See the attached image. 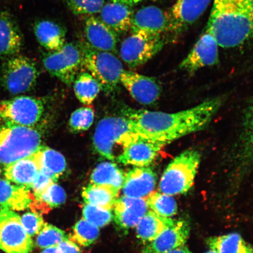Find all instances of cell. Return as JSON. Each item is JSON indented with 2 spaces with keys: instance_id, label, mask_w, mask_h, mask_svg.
I'll return each mask as SVG.
<instances>
[{
  "instance_id": "1",
  "label": "cell",
  "mask_w": 253,
  "mask_h": 253,
  "mask_svg": "<svg viewBox=\"0 0 253 253\" xmlns=\"http://www.w3.org/2000/svg\"><path fill=\"white\" fill-rule=\"evenodd\" d=\"M221 104L222 99L215 98L176 113L129 110L126 115L136 134L166 145L203 129L210 124Z\"/></svg>"
},
{
  "instance_id": "2",
  "label": "cell",
  "mask_w": 253,
  "mask_h": 253,
  "mask_svg": "<svg viewBox=\"0 0 253 253\" xmlns=\"http://www.w3.org/2000/svg\"><path fill=\"white\" fill-rule=\"evenodd\" d=\"M207 27L223 48L253 42V0H212Z\"/></svg>"
},
{
  "instance_id": "3",
  "label": "cell",
  "mask_w": 253,
  "mask_h": 253,
  "mask_svg": "<svg viewBox=\"0 0 253 253\" xmlns=\"http://www.w3.org/2000/svg\"><path fill=\"white\" fill-rule=\"evenodd\" d=\"M137 135L127 118L109 117L97 125L93 137L94 147L101 156L117 161Z\"/></svg>"
},
{
  "instance_id": "4",
  "label": "cell",
  "mask_w": 253,
  "mask_h": 253,
  "mask_svg": "<svg viewBox=\"0 0 253 253\" xmlns=\"http://www.w3.org/2000/svg\"><path fill=\"white\" fill-rule=\"evenodd\" d=\"M41 146V134L37 129L9 123L0 125V166L31 156Z\"/></svg>"
},
{
  "instance_id": "5",
  "label": "cell",
  "mask_w": 253,
  "mask_h": 253,
  "mask_svg": "<svg viewBox=\"0 0 253 253\" xmlns=\"http://www.w3.org/2000/svg\"><path fill=\"white\" fill-rule=\"evenodd\" d=\"M82 66L99 83L107 93L113 92L120 83L124 68L121 61L112 53L100 51L87 42L82 44Z\"/></svg>"
},
{
  "instance_id": "6",
  "label": "cell",
  "mask_w": 253,
  "mask_h": 253,
  "mask_svg": "<svg viewBox=\"0 0 253 253\" xmlns=\"http://www.w3.org/2000/svg\"><path fill=\"white\" fill-rule=\"evenodd\" d=\"M201 159L200 153L194 150H186L174 158L161 177L160 192L172 197L188 192L194 182Z\"/></svg>"
},
{
  "instance_id": "7",
  "label": "cell",
  "mask_w": 253,
  "mask_h": 253,
  "mask_svg": "<svg viewBox=\"0 0 253 253\" xmlns=\"http://www.w3.org/2000/svg\"><path fill=\"white\" fill-rule=\"evenodd\" d=\"M39 75L36 62L20 54L4 59L0 68V82L4 89L12 94L33 90Z\"/></svg>"
},
{
  "instance_id": "8",
  "label": "cell",
  "mask_w": 253,
  "mask_h": 253,
  "mask_svg": "<svg viewBox=\"0 0 253 253\" xmlns=\"http://www.w3.org/2000/svg\"><path fill=\"white\" fill-rule=\"evenodd\" d=\"M164 44L162 36L141 31L133 32L123 41L120 55L129 68L135 69L144 65L156 56Z\"/></svg>"
},
{
  "instance_id": "9",
  "label": "cell",
  "mask_w": 253,
  "mask_h": 253,
  "mask_svg": "<svg viewBox=\"0 0 253 253\" xmlns=\"http://www.w3.org/2000/svg\"><path fill=\"white\" fill-rule=\"evenodd\" d=\"M42 100L21 96L0 101V120L4 123L33 128L42 118Z\"/></svg>"
},
{
  "instance_id": "10",
  "label": "cell",
  "mask_w": 253,
  "mask_h": 253,
  "mask_svg": "<svg viewBox=\"0 0 253 253\" xmlns=\"http://www.w3.org/2000/svg\"><path fill=\"white\" fill-rule=\"evenodd\" d=\"M34 242L15 211L0 209V250L5 253H31Z\"/></svg>"
},
{
  "instance_id": "11",
  "label": "cell",
  "mask_w": 253,
  "mask_h": 253,
  "mask_svg": "<svg viewBox=\"0 0 253 253\" xmlns=\"http://www.w3.org/2000/svg\"><path fill=\"white\" fill-rule=\"evenodd\" d=\"M43 64L50 75L70 86L82 66L80 47L72 43H66L58 51L47 53L43 57Z\"/></svg>"
},
{
  "instance_id": "12",
  "label": "cell",
  "mask_w": 253,
  "mask_h": 253,
  "mask_svg": "<svg viewBox=\"0 0 253 253\" xmlns=\"http://www.w3.org/2000/svg\"><path fill=\"white\" fill-rule=\"evenodd\" d=\"M219 47L213 34L207 26L191 52L180 63L179 69L192 74L201 69L216 65L219 61Z\"/></svg>"
},
{
  "instance_id": "13",
  "label": "cell",
  "mask_w": 253,
  "mask_h": 253,
  "mask_svg": "<svg viewBox=\"0 0 253 253\" xmlns=\"http://www.w3.org/2000/svg\"><path fill=\"white\" fill-rule=\"evenodd\" d=\"M212 0H177L168 12L172 36H179L197 21Z\"/></svg>"
},
{
  "instance_id": "14",
  "label": "cell",
  "mask_w": 253,
  "mask_h": 253,
  "mask_svg": "<svg viewBox=\"0 0 253 253\" xmlns=\"http://www.w3.org/2000/svg\"><path fill=\"white\" fill-rule=\"evenodd\" d=\"M120 83L134 100L144 105L156 102L162 90L156 79L132 71H123Z\"/></svg>"
},
{
  "instance_id": "15",
  "label": "cell",
  "mask_w": 253,
  "mask_h": 253,
  "mask_svg": "<svg viewBox=\"0 0 253 253\" xmlns=\"http://www.w3.org/2000/svg\"><path fill=\"white\" fill-rule=\"evenodd\" d=\"M164 146L165 145L159 142L137 134L117 161L125 165L148 167L156 160Z\"/></svg>"
},
{
  "instance_id": "16",
  "label": "cell",
  "mask_w": 253,
  "mask_h": 253,
  "mask_svg": "<svg viewBox=\"0 0 253 253\" xmlns=\"http://www.w3.org/2000/svg\"><path fill=\"white\" fill-rule=\"evenodd\" d=\"M23 46V35L14 16L0 10V57L5 59L19 55Z\"/></svg>"
},
{
  "instance_id": "17",
  "label": "cell",
  "mask_w": 253,
  "mask_h": 253,
  "mask_svg": "<svg viewBox=\"0 0 253 253\" xmlns=\"http://www.w3.org/2000/svg\"><path fill=\"white\" fill-rule=\"evenodd\" d=\"M191 226L187 221L176 220L156 239L148 243L142 253H164L185 246L189 238Z\"/></svg>"
},
{
  "instance_id": "18",
  "label": "cell",
  "mask_w": 253,
  "mask_h": 253,
  "mask_svg": "<svg viewBox=\"0 0 253 253\" xmlns=\"http://www.w3.org/2000/svg\"><path fill=\"white\" fill-rule=\"evenodd\" d=\"M113 211L117 225L123 229H129L137 226L149 209L146 199L123 196L117 200Z\"/></svg>"
},
{
  "instance_id": "19",
  "label": "cell",
  "mask_w": 253,
  "mask_h": 253,
  "mask_svg": "<svg viewBox=\"0 0 253 253\" xmlns=\"http://www.w3.org/2000/svg\"><path fill=\"white\" fill-rule=\"evenodd\" d=\"M157 182V175L148 167H136L125 176L122 186L125 197L146 199L153 192Z\"/></svg>"
},
{
  "instance_id": "20",
  "label": "cell",
  "mask_w": 253,
  "mask_h": 253,
  "mask_svg": "<svg viewBox=\"0 0 253 253\" xmlns=\"http://www.w3.org/2000/svg\"><path fill=\"white\" fill-rule=\"evenodd\" d=\"M170 24L168 12L156 6H148L139 9L134 14L132 33L144 31L162 36L169 33Z\"/></svg>"
},
{
  "instance_id": "21",
  "label": "cell",
  "mask_w": 253,
  "mask_h": 253,
  "mask_svg": "<svg viewBox=\"0 0 253 253\" xmlns=\"http://www.w3.org/2000/svg\"><path fill=\"white\" fill-rule=\"evenodd\" d=\"M84 33L87 43L100 51H116L117 34L102 21L93 15L87 17L84 21Z\"/></svg>"
},
{
  "instance_id": "22",
  "label": "cell",
  "mask_w": 253,
  "mask_h": 253,
  "mask_svg": "<svg viewBox=\"0 0 253 253\" xmlns=\"http://www.w3.org/2000/svg\"><path fill=\"white\" fill-rule=\"evenodd\" d=\"M40 171L39 163L35 153L5 166L4 175L5 179L12 183L30 189L32 183Z\"/></svg>"
},
{
  "instance_id": "23",
  "label": "cell",
  "mask_w": 253,
  "mask_h": 253,
  "mask_svg": "<svg viewBox=\"0 0 253 253\" xmlns=\"http://www.w3.org/2000/svg\"><path fill=\"white\" fill-rule=\"evenodd\" d=\"M100 14V20L116 34L131 30L134 12L130 6L110 2L104 5Z\"/></svg>"
},
{
  "instance_id": "24",
  "label": "cell",
  "mask_w": 253,
  "mask_h": 253,
  "mask_svg": "<svg viewBox=\"0 0 253 253\" xmlns=\"http://www.w3.org/2000/svg\"><path fill=\"white\" fill-rule=\"evenodd\" d=\"M33 195L31 190L0 178V209L23 211L30 208Z\"/></svg>"
},
{
  "instance_id": "25",
  "label": "cell",
  "mask_w": 253,
  "mask_h": 253,
  "mask_svg": "<svg viewBox=\"0 0 253 253\" xmlns=\"http://www.w3.org/2000/svg\"><path fill=\"white\" fill-rule=\"evenodd\" d=\"M38 42L50 52L58 51L66 43V32L61 25L49 20H41L34 25Z\"/></svg>"
},
{
  "instance_id": "26",
  "label": "cell",
  "mask_w": 253,
  "mask_h": 253,
  "mask_svg": "<svg viewBox=\"0 0 253 253\" xmlns=\"http://www.w3.org/2000/svg\"><path fill=\"white\" fill-rule=\"evenodd\" d=\"M176 220L172 218L158 216L148 211L136 226V232L139 239L149 243L157 238L164 230L172 226Z\"/></svg>"
},
{
  "instance_id": "27",
  "label": "cell",
  "mask_w": 253,
  "mask_h": 253,
  "mask_svg": "<svg viewBox=\"0 0 253 253\" xmlns=\"http://www.w3.org/2000/svg\"><path fill=\"white\" fill-rule=\"evenodd\" d=\"M36 156L40 172L56 183L66 169L65 157L59 152L42 145L37 151Z\"/></svg>"
},
{
  "instance_id": "28",
  "label": "cell",
  "mask_w": 253,
  "mask_h": 253,
  "mask_svg": "<svg viewBox=\"0 0 253 253\" xmlns=\"http://www.w3.org/2000/svg\"><path fill=\"white\" fill-rule=\"evenodd\" d=\"M207 245L217 253H253V246L236 233L209 237Z\"/></svg>"
},
{
  "instance_id": "29",
  "label": "cell",
  "mask_w": 253,
  "mask_h": 253,
  "mask_svg": "<svg viewBox=\"0 0 253 253\" xmlns=\"http://www.w3.org/2000/svg\"><path fill=\"white\" fill-rule=\"evenodd\" d=\"M119 191L109 186L89 183L82 191L84 204L113 211L119 198Z\"/></svg>"
},
{
  "instance_id": "30",
  "label": "cell",
  "mask_w": 253,
  "mask_h": 253,
  "mask_svg": "<svg viewBox=\"0 0 253 253\" xmlns=\"http://www.w3.org/2000/svg\"><path fill=\"white\" fill-rule=\"evenodd\" d=\"M125 174L116 164L104 162L98 165L90 176L91 183L109 186L116 191L122 189Z\"/></svg>"
},
{
  "instance_id": "31",
  "label": "cell",
  "mask_w": 253,
  "mask_h": 253,
  "mask_svg": "<svg viewBox=\"0 0 253 253\" xmlns=\"http://www.w3.org/2000/svg\"><path fill=\"white\" fill-rule=\"evenodd\" d=\"M66 198L64 189L56 183H52L40 197L33 198L30 208L34 212L46 213L64 203Z\"/></svg>"
},
{
  "instance_id": "32",
  "label": "cell",
  "mask_w": 253,
  "mask_h": 253,
  "mask_svg": "<svg viewBox=\"0 0 253 253\" xmlns=\"http://www.w3.org/2000/svg\"><path fill=\"white\" fill-rule=\"evenodd\" d=\"M73 84L76 96L84 105L92 103L102 90L96 79L87 72L78 74Z\"/></svg>"
},
{
  "instance_id": "33",
  "label": "cell",
  "mask_w": 253,
  "mask_h": 253,
  "mask_svg": "<svg viewBox=\"0 0 253 253\" xmlns=\"http://www.w3.org/2000/svg\"><path fill=\"white\" fill-rule=\"evenodd\" d=\"M146 200L149 210L158 216L171 218L178 212V205L172 196L160 192H153Z\"/></svg>"
},
{
  "instance_id": "34",
  "label": "cell",
  "mask_w": 253,
  "mask_h": 253,
  "mask_svg": "<svg viewBox=\"0 0 253 253\" xmlns=\"http://www.w3.org/2000/svg\"><path fill=\"white\" fill-rule=\"evenodd\" d=\"M100 228L84 219L79 220L73 228L69 239L84 247L90 246L97 239Z\"/></svg>"
},
{
  "instance_id": "35",
  "label": "cell",
  "mask_w": 253,
  "mask_h": 253,
  "mask_svg": "<svg viewBox=\"0 0 253 253\" xmlns=\"http://www.w3.org/2000/svg\"><path fill=\"white\" fill-rule=\"evenodd\" d=\"M69 236L64 231L55 226L45 223L36 239V245L40 248L45 249L57 246L63 240L68 239Z\"/></svg>"
},
{
  "instance_id": "36",
  "label": "cell",
  "mask_w": 253,
  "mask_h": 253,
  "mask_svg": "<svg viewBox=\"0 0 253 253\" xmlns=\"http://www.w3.org/2000/svg\"><path fill=\"white\" fill-rule=\"evenodd\" d=\"M243 126L242 154L249 162L253 163V100L246 110Z\"/></svg>"
},
{
  "instance_id": "37",
  "label": "cell",
  "mask_w": 253,
  "mask_h": 253,
  "mask_svg": "<svg viewBox=\"0 0 253 253\" xmlns=\"http://www.w3.org/2000/svg\"><path fill=\"white\" fill-rule=\"evenodd\" d=\"M83 219L99 227L109 224L113 219L112 211L84 204L83 207Z\"/></svg>"
},
{
  "instance_id": "38",
  "label": "cell",
  "mask_w": 253,
  "mask_h": 253,
  "mask_svg": "<svg viewBox=\"0 0 253 253\" xmlns=\"http://www.w3.org/2000/svg\"><path fill=\"white\" fill-rule=\"evenodd\" d=\"M66 5L75 15H92L100 12L105 0H65Z\"/></svg>"
},
{
  "instance_id": "39",
  "label": "cell",
  "mask_w": 253,
  "mask_h": 253,
  "mask_svg": "<svg viewBox=\"0 0 253 253\" xmlns=\"http://www.w3.org/2000/svg\"><path fill=\"white\" fill-rule=\"evenodd\" d=\"M94 118V111L91 107H81L72 114L69 126L72 131L87 130L92 125Z\"/></svg>"
},
{
  "instance_id": "40",
  "label": "cell",
  "mask_w": 253,
  "mask_h": 253,
  "mask_svg": "<svg viewBox=\"0 0 253 253\" xmlns=\"http://www.w3.org/2000/svg\"><path fill=\"white\" fill-rule=\"evenodd\" d=\"M21 222L28 235L31 237L37 236L45 224L39 213L28 211L21 217Z\"/></svg>"
},
{
  "instance_id": "41",
  "label": "cell",
  "mask_w": 253,
  "mask_h": 253,
  "mask_svg": "<svg viewBox=\"0 0 253 253\" xmlns=\"http://www.w3.org/2000/svg\"><path fill=\"white\" fill-rule=\"evenodd\" d=\"M54 183L51 179L45 174L40 172L31 186V191L33 192V198H36L41 195L48 186Z\"/></svg>"
},
{
  "instance_id": "42",
  "label": "cell",
  "mask_w": 253,
  "mask_h": 253,
  "mask_svg": "<svg viewBox=\"0 0 253 253\" xmlns=\"http://www.w3.org/2000/svg\"><path fill=\"white\" fill-rule=\"evenodd\" d=\"M56 247L59 253H82L77 243L69 239L63 240Z\"/></svg>"
},
{
  "instance_id": "43",
  "label": "cell",
  "mask_w": 253,
  "mask_h": 253,
  "mask_svg": "<svg viewBox=\"0 0 253 253\" xmlns=\"http://www.w3.org/2000/svg\"><path fill=\"white\" fill-rule=\"evenodd\" d=\"M113 2L121 3V4H125L128 6H131L137 4L145 1H150V0H110ZM151 1V0H150Z\"/></svg>"
},
{
  "instance_id": "44",
  "label": "cell",
  "mask_w": 253,
  "mask_h": 253,
  "mask_svg": "<svg viewBox=\"0 0 253 253\" xmlns=\"http://www.w3.org/2000/svg\"><path fill=\"white\" fill-rule=\"evenodd\" d=\"M164 253H193L187 246L186 245L181 247L178 249L173 250V251L166 252Z\"/></svg>"
},
{
  "instance_id": "45",
  "label": "cell",
  "mask_w": 253,
  "mask_h": 253,
  "mask_svg": "<svg viewBox=\"0 0 253 253\" xmlns=\"http://www.w3.org/2000/svg\"><path fill=\"white\" fill-rule=\"evenodd\" d=\"M41 253H59L56 246L50 247V248L43 249Z\"/></svg>"
},
{
  "instance_id": "46",
  "label": "cell",
  "mask_w": 253,
  "mask_h": 253,
  "mask_svg": "<svg viewBox=\"0 0 253 253\" xmlns=\"http://www.w3.org/2000/svg\"><path fill=\"white\" fill-rule=\"evenodd\" d=\"M205 253H217L216 252L213 251V250H210L208 252Z\"/></svg>"
}]
</instances>
